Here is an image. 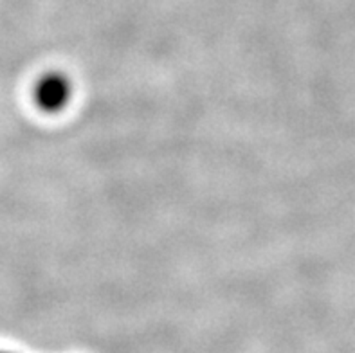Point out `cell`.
Segmentation results:
<instances>
[{"label":"cell","instance_id":"1","mask_svg":"<svg viewBox=\"0 0 355 353\" xmlns=\"http://www.w3.org/2000/svg\"><path fill=\"white\" fill-rule=\"evenodd\" d=\"M74 98V83L63 71H45L33 85V101L44 114L63 112Z\"/></svg>","mask_w":355,"mask_h":353},{"label":"cell","instance_id":"2","mask_svg":"<svg viewBox=\"0 0 355 353\" xmlns=\"http://www.w3.org/2000/svg\"><path fill=\"white\" fill-rule=\"evenodd\" d=\"M0 353H9V352H0Z\"/></svg>","mask_w":355,"mask_h":353}]
</instances>
